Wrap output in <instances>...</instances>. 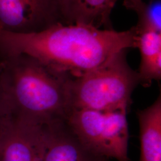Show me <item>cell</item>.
<instances>
[{"label":"cell","mask_w":161,"mask_h":161,"mask_svg":"<svg viewBox=\"0 0 161 161\" xmlns=\"http://www.w3.org/2000/svg\"><path fill=\"white\" fill-rule=\"evenodd\" d=\"M135 26L118 32L89 25L58 23L39 32L0 30V58L23 54L70 79L96 69L119 52L137 48Z\"/></svg>","instance_id":"1"},{"label":"cell","mask_w":161,"mask_h":161,"mask_svg":"<svg viewBox=\"0 0 161 161\" xmlns=\"http://www.w3.org/2000/svg\"><path fill=\"white\" fill-rule=\"evenodd\" d=\"M0 62L14 113L45 123L66 120L70 78L23 54L0 58Z\"/></svg>","instance_id":"2"},{"label":"cell","mask_w":161,"mask_h":161,"mask_svg":"<svg viewBox=\"0 0 161 161\" xmlns=\"http://www.w3.org/2000/svg\"><path fill=\"white\" fill-rule=\"evenodd\" d=\"M126 52H119L97 68L69 80L71 110L128 109L140 80L127 62Z\"/></svg>","instance_id":"3"},{"label":"cell","mask_w":161,"mask_h":161,"mask_svg":"<svg viewBox=\"0 0 161 161\" xmlns=\"http://www.w3.org/2000/svg\"><path fill=\"white\" fill-rule=\"evenodd\" d=\"M127 109H72L66 123L78 141L93 155L130 161Z\"/></svg>","instance_id":"4"},{"label":"cell","mask_w":161,"mask_h":161,"mask_svg":"<svg viewBox=\"0 0 161 161\" xmlns=\"http://www.w3.org/2000/svg\"><path fill=\"white\" fill-rule=\"evenodd\" d=\"M47 126L13 112L0 136V161H43Z\"/></svg>","instance_id":"5"},{"label":"cell","mask_w":161,"mask_h":161,"mask_svg":"<svg viewBox=\"0 0 161 161\" xmlns=\"http://www.w3.org/2000/svg\"><path fill=\"white\" fill-rule=\"evenodd\" d=\"M62 23L58 0H0V27L15 34H29Z\"/></svg>","instance_id":"6"},{"label":"cell","mask_w":161,"mask_h":161,"mask_svg":"<svg viewBox=\"0 0 161 161\" xmlns=\"http://www.w3.org/2000/svg\"><path fill=\"white\" fill-rule=\"evenodd\" d=\"M99 158L80 144L65 120L47 124L43 161H97Z\"/></svg>","instance_id":"7"},{"label":"cell","mask_w":161,"mask_h":161,"mask_svg":"<svg viewBox=\"0 0 161 161\" xmlns=\"http://www.w3.org/2000/svg\"><path fill=\"white\" fill-rule=\"evenodd\" d=\"M62 22L80 24L98 29H112V0H58Z\"/></svg>","instance_id":"8"},{"label":"cell","mask_w":161,"mask_h":161,"mask_svg":"<svg viewBox=\"0 0 161 161\" xmlns=\"http://www.w3.org/2000/svg\"><path fill=\"white\" fill-rule=\"evenodd\" d=\"M140 161H161V97L147 108L138 110Z\"/></svg>","instance_id":"9"},{"label":"cell","mask_w":161,"mask_h":161,"mask_svg":"<svg viewBox=\"0 0 161 161\" xmlns=\"http://www.w3.org/2000/svg\"><path fill=\"white\" fill-rule=\"evenodd\" d=\"M137 46L140 63L137 73L140 84L149 86L161 78V32L145 30L137 32Z\"/></svg>","instance_id":"10"},{"label":"cell","mask_w":161,"mask_h":161,"mask_svg":"<svg viewBox=\"0 0 161 161\" xmlns=\"http://www.w3.org/2000/svg\"><path fill=\"white\" fill-rule=\"evenodd\" d=\"M123 6L137 14L138 22L135 27L137 32L145 30L161 32L160 1L147 4L143 0H124Z\"/></svg>","instance_id":"11"},{"label":"cell","mask_w":161,"mask_h":161,"mask_svg":"<svg viewBox=\"0 0 161 161\" xmlns=\"http://www.w3.org/2000/svg\"><path fill=\"white\" fill-rule=\"evenodd\" d=\"M13 114L10 98L7 92L2 65L0 62V136Z\"/></svg>","instance_id":"12"},{"label":"cell","mask_w":161,"mask_h":161,"mask_svg":"<svg viewBox=\"0 0 161 161\" xmlns=\"http://www.w3.org/2000/svg\"><path fill=\"white\" fill-rule=\"evenodd\" d=\"M97 161H108V159L107 158H103V157H100L98 159Z\"/></svg>","instance_id":"13"},{"label":"cell","mask_w":161,"mask_h":161,"mask_svg":"<svg viewBox=\"0 0 161 161\" xmlns=\"http://www.w3.org/2000/svg\"><path fill=\"white\" fill-rule=\"evenodd\" d=\"M119 0H112V3H113V4H114V5L115 6V4H116V3Z\"/></svg>","instance_id":"14"},{"label":"cell","mask_w":161,"mask_h":161,"mask_svg":"<svg viewBox=\"0 0 161 161\" xmlns=\"http://www.w3.org/2000/svg\"><path fill=\"white\" fill-rule=\"evenodd\" d=\"M1 27H0V30H1Z\"/></svg>","instance_id":"15"}]
</instances>
